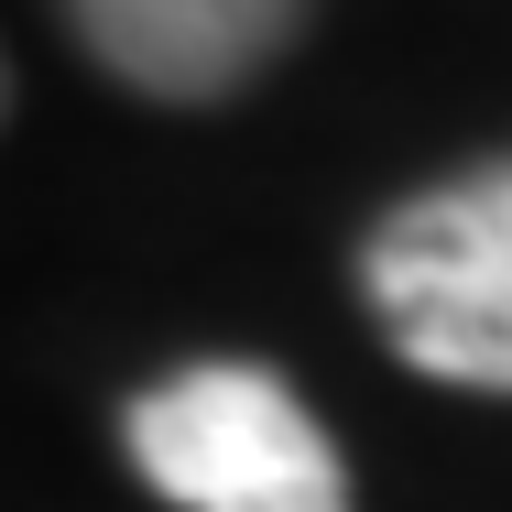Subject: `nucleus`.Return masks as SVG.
I'll use <instances>...</instances> for the list:
<instances>
[{"label": "nucleus", "mask_w": 512, "mask_h": 512, "mask_svg": "<svg viewBox=\"0 0 512 512\" xmlns=\"http://www.w3.org/2000/svg\"><path fill=\"white\" fill-rule=\"evenodd\" d=\"M360 295L404 371L512 393V164L404 197L360 251Z\"/></svg>", "instance_id": "f257e3e1"}, {"label": "nucleus", "mask_w": 512, "mask_h": 512, "mask_svg": "<svg viewBox=\"0 0 512 512\" xmlns=\"http://www.w3.org/2000/svg\"><path fill=\"white\" fill-rule=\"evenodd\" d=\"M131 469L175 512H349L338 436L262 360L164 371L131 404Z\"/></svg>", "instance_id": "f03ea898"}, {"label": "nucleus", "mask_w": 512, "mask_h": 512, "mask_svg": "<svg viewBox=\"0 0 512 512\" xmlns=\"http://www.w3.org/2000/svg\"><path fill=\"white\" fill-rule=\"evenodd\" d=\"M66 22L142 99H229L306 33V0H66Z\"/></svg>", "instance_id": "7ed1b4c3"}]
</instances>
